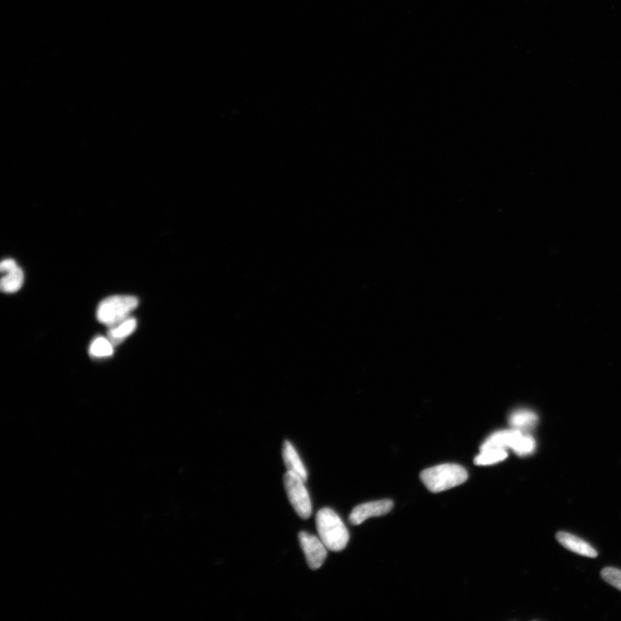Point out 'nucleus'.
Returning <instances> with one entry per match:
<instances>
[{"label": "nucleus", "instance_id": "obj_1", "mask_svg": "<svg viewBox=\"0 0 621 621\" xmlns=\"http://www.w3.org/2000/svg\"><path fill=\"white\" fill-rule=\"evenodd\" d=\"M316 527L320 539L328 550L341 551L345 549L350 539L349 531L333 509H320L316 515Z\"/></svg>", "mask_w": 621, "mask_h": 621}, {"label": "nucleus", "instance_id": "obj_2", "mask_svg": "<svg viewBox=\"0 0 621 621\" xmlns=\"http://www.w3.org/2000/svg\"><path fill=\"white\" fill-rule=\"evenodd\" d=\"M468 472L462 466L445 464L431 467L420 474L426 487L433 493H441L465 484L468 480Z\"/></svg>", "mask_w": 621, "mask_h": 621}, {"label": "nucleus", "instance_id": "obj_3", "mask_svg": "<svg viewBox=\"0 0 621 621\" xmlns=\"http://www.w3.org/2000/svg\"><path fill=\"white\" fill-rule=\"evenodd\" d=\"M137 306L138 300L134 296L108 297L99 305L97 319L102 325L113 327L128 319Z\"/></svg>", "mask_w": 621, "mask_h": 621}, {"label": "nucleus", "instance_id": "obj_4", "mask_svg": "<svg viewBox=\"0 0 621 621\" xmlns=\"http://www.w3.org/2000/svg\"><path fill=\"white\" fill-rule=\"evenodd\" d=\"M305 481L296 474L287 472L284 474V485L289 501L300 518L307 519L312 515V503Z\"/></svg>", "mask_w": 621, "mask_h": 621}, {"label": "nucleus", "instance_id": "obj_5", "mask_svg": "<svg viewBox=\"0 0 621 621\" xmlns=\"http://www.w3.org/2000/svg\"><path fill=\"white\" fill-rule=\"evenodd\" d=\"M299 540L309 568L319 569L326 561L328 550L322 540L306 531L300 532Z\"/></svg>", "mask_w": 621, "mask_h": 621}, {"label": "nucleus", "instance_id": "obj_6", "mask_svg": "<svg viewBox=\"0 0 621 621\" xmlns=\"http://www.w3.org/2000/svg\"><path fill=\"white\" fill-rule=\"evenodd\" d=\"M393 507L391 500L371 501V503L359 505L355 508L350 515V522L358 526L371 517L383 516L388 514Z\"/></svg>", "mask_w": 621, "mask_h": 621}, {"label": "nucleus", "instance_id": "obj_7", "mask_svg": "<svg viewBox=\"0 0 621 621\" xmlns=\"http://www.w3.org/2000/svg\"><path fill=\"white\" fill-rule=\"evenodd\" d=\"M523 434L522 431L512 429V428L511 430L497 431L482 443L481 450L491 448L512 450Z\"/></svg>", "mask_w": 621, "mask_h": 621}, {"label": "nucleus", "instance_id": "obj_8", "mask_svg": "<svg viewBox=\"0 0 621 621\" xmlns=\"http://www.w3.org/2000/svg\"><path fill=\"white\" fill-rule=\"evenodd\" d=\"M556 538L558 543L574 553L591 558L598 556L597 551L589 543L577 537V536L568 534V532L559 531Z\"/></svg>", "mask_w": 621, "mask_h": 621}, {"label": "nucleus", "instance_id": "obj_9", "mask_svg": "<svg viewBox=\"0 0 621 621\" xmlns=\"http://www.w3.org/2000/svg\"><path fill=\"white\" fill-rule=\"evenodd\" d=\"M283 457L286 465L288 472H290L302 477L305 481H307L308 474L306 467L304 466L302 459L297 453L295 447L289 441H285L283 449Z\"/></svg>", "mask_w": 621, "mask_h": 621}, {"label": "nucleus", "instance_id": "obj_10", "mask_svg": "<svg viewBox=\"0 0 621 621\" xmlns=\"http://www.w3.org/2000/svg\"><path fill=\"white\" fill-rule=\"evenodd\" d=\"M509 422H510L512 429L522 431L524 434L531 431L536 426V424L538 423V417L534 412L531 411L519 410L511 415Z\"/></svg>", "mask_w": 621, "mask_h": 621}, {"label": "nucleus", "instance_id": "obj_11", "mask_svg": "<svg viewBox=\"0 0 621 621\" xmlns=\"http://www.w3.org/2000/svg\"><path fill=\"white\" fill-rule=\"evenodd\" d=\"M136 328L137 320L128 318L118 325L111 327L109 333H108V338L113 345H117L118 343L133 333Z\"/></svg>", "mask_w": 621, "mask_h": 621}, {"label": "nucleus", "instance_id": "obj_12", "mask_svg": "<svg viewBox=\"0 0 621 621\" xmlns=\"http://www.w3.org/2000/svg\"><path fill=\"white\" fill-rule=\"evenodd\" d=\"M24 272L18 266V267L7 272L6 275L3 276L1 290L6 293V294H13V293L18 291L23 286V283H24Z\"/></svg>", "mask_w": 621, "mask_h": 621}, {"label": "nucleus", "instance_id": "obj_13", "mask_svg": "<svg viewBox=\"0 0 621 621\" xmlns=\"http://www.w3.org/2000/svg\"><path fill=\"white\" fill-rule=\"evenodd\" d=\"M508 457L506 450L503 449H484L474 458V464L478 466H488L497 464L505 460Z\"/></svg>", "mask_w": 621, "mask_h": 621}, {"label": "nucleus", "instance_id": "obj_14", "mask_svg": "<svg viewBox=\"0 0 621 621\" xmlns=\"http://www.w3.org/2000/svg\"><path fill=\"white\" fill-rule=\"evenodd\" d=\"M90 355L94 358L109 357L113 355V345L109 339L99 337L92 342Z\"/></svg>", "mask_w": 621, "mask_h": 621}, {"label": "nucleus", "instance_id": "obj_15", "mask_svg": "<svg viewBox=\"0 0 621 621\" xmlns=\"http://www.w3.org/2000/svg\"><path fill=\"white\" fill-rule=\"evenodd\" d=\"M536 450V442L534 438L530 435L523 434L519 438L518 442L516 443L512 450L520 457L528 456L534 453Z\"/></svg>", "mask_w": 621, "mask_h": 621}, {"label": "nucleus", "instance_id": "obj_16", "mask_svg": "<svg viewBox=\"0 0 621 621\" xmlns=\"http://www.w3.org/2000/svg\"><path fill=\"white\" fill-rule=\"evenodd\" d=\"M601 577L603 579L608 582V584L613 586L617 589H619L621 591V570L615 568H611V567H608V568H605L601 570Z\"/></svg>", "mask_w": 621, "mask_h": 621}, {"label": "nucleus", "instance_id": "obj_17", "mask_svg": "<svg viewBox=\"0 0 621 621\" xmlns=\"http://www.w3.org/2000/svg\"><path fill=\"white\" fill-rule=\"evenodd\" d=\"M18 267L16 262L13 259H6L4 260L1 262V266H0V269H1L2 273H7L11 271V270L14 269Z\"/></svg>", "mask_w": 621, "mask_h": 621}]
</instances>
